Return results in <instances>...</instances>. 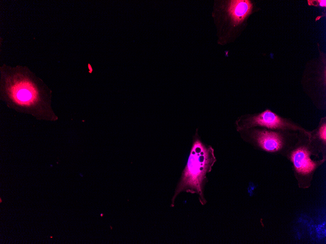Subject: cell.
I'll list each match as a JSON object with an SVG mask.
<instances>
[{
    "label": "cell",
    "mask_w": 326,
    "mask_h": 244,
    "mask_svg": "<svg viewBox=\"0 0 326 244\" xmlns=\"http://www.w3.org/2000/svg\"><path fill=\"white\" fill-rule=\"evenodd\" d=\"M216 161L214 149L202 142L196 132L187 163L172 199V206L177 196L183 191L196 194L202 205L206 204L204 192L208 181L207 174L211 171Z\"/></svg>",
    "instance_id": "6da1fadb"
},
{
    "label": "cell",
    "mask_w": 326,
    "mask_h": 244,
    "mask_svg": "<svg viewBox=\"0 0 326 244\" xmlns=\"http://www.w3.org/2000/svg\"><path fill=\"white\" fill-rule=\"evenodd\" d=\"M309 135V131L302 133L286 157L291 163L297 185L302 189L311 186L314 173L326 160V156L318 152L311 145Z\"/></svg>",
    "instance_id": "7a4b0ae2"
},
{
    "label": "cell",
    "mask_w": 326,
    "mask_h": 244,
    "mask_svg": "<svg viewBox=\"0 0 326 244\" xmlns=\"http://www.w3.org/2000/svg\"><path fill=\"white\" fill-rule=\"evenodd\" d=\"M238 132L241 138L254 149L285 158L303 133L262 127H252Z\"/></svg>",
    "instance_id": "3957f363"
},
{
    "label": "cell",
    "mask_w": 326,
    "mask_h": 244,
    "mask_svg": "<svg viewBox=\"0 0 326 244\" xmlns=\"http://www.w3.org/2000/svg\"><path fill=\"white\" fill-rule=\"evenodd\" d=\"M235 126L237 131L252 127L303 132L309 131L292 120L283 117L270 110L242 115L235 121Z\"/></svg>",
    "instance_id": "277c9868"
},
{
    "label": "cell",
    "mask_w": 326,
    "mask_h": 244,
    "mask_svg": "<svg viewBox=\"0 0 326 244\" xmlns=\"http://www.w3.org/2000/svg\"><path fill=\"white\" fill-rule=\"evenodd\" d=\"M10 92L14 101L22 105H29L37 97V92L33 85L26 80L15 82L10 87Z\"/></svg>",
    "instance_id": "5b68a950"
},
{
    "label": "cell",
    "mask_w": 326,
    "mask_h": 244,
    "mask_svg": "<svg viewBox=\"0 0 326 244\" xmlns=\"http://www.w3.org/2000/svg\"><path fill=\"white\" fill-rule=\"evenodd\" d=\"M252 5L247 0H234L230 1L227 11L234 25L240 24L250 13Z\"/></svg>",
    "instance_id": "8992f818"
},
{
    "label": "cell",
    "mask_w": 326,
    "mask_h": 244,
    "mask_svg": "<svg viewBox=\"0 0 326 244\" xmlns=\"http://www.w3.org/2000/svg\"><path fill=\"white\" fill-rule=\"evenodd\" d=\"M309 132V141L311 145L318 152L326 155V117L322 118L317 127Z\"/></svg>",
    "instance_id": "52a82bcc"
},
{
    "label": "cell",
    "mask_w": 326,
    "mask_h": 244,
    "mask_svg": "<svg viewBox=\"0 0 326 244\" xmlns=\"http://www.w3.org/2000/svg\"><path fill=\"white\" fill-rule=\"evenodd\" d=\"M319 3V5L321 6H326V0H319L318 1Z\"/></svg>",
    "instance_id": "ba28073f"
}]
</instances>
